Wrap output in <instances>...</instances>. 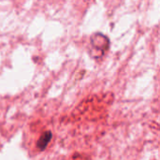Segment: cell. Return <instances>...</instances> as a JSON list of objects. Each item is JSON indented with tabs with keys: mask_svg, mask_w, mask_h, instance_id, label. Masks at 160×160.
Returning <instances> with one entry per match:
<instances>
[{
	"mask_svg": "<svg viewBox=\"0 0 160 160\" xmlns=\"http://www.w3.org/2000/svg\"><path fill=\"white\" fill-rule=\"evenodd\" d=\"M91 46L94 50L101 51V53H103L109 49L110 40L105 35L101 33H96L91 37Z\"/></svg>",
	"mask_w": 160,
	"mask_h": 160,
	"instance_id": "6da1fadb",
	"label": "cell"
},
{
	"mask_svg": "<svg viewBox=\"0 0 160 160\" xmlns=\"http://www.w3.org/2000/svg\"><path fill=\"white\" fill-rule=\"evenodd\" d=\"M52 138V133L51 131H49V130L45 131L39 137V139L38 140V142H37V148L39 151H44L47 148L48 144L50 143Z\"/></svg>",
	"mask_w": 160,
	"mask_h": 160,
	"instance_id": "7a4b0ae2",
	"label": "cell"
}]
</instances>
